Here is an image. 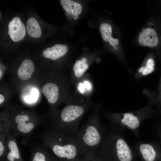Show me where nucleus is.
<instances>
[{"label": "nucleus", "instance_id": "6", "mask_svg": "<svg viewBox=\"0 0 161 161\" xmlns=\"http://www.w3.org/2000/svg\"><path fill=\"white\" fill-rule=\"evenodd\" d=\"M10 132L14 137H21L22 142L27 145L34 131L40 126L48 127L49 123L42 118L31 115L24 111L9 117Z\"/></svg>", "mask_w": 161, "mask_h": 161}, {"label": "nucleus", "instance_id": "17", "mask_svg": "<svg viewBox=\"0 0 161 161\" xmlns=\"http://www.w3.org/2000/svg\"><path fill=\"white\" fill-rule=\"evenodd\" d=\"M60 3L64 10L69 14L78 16L81 13L82 7L80 4L70 0H61Z\"/></svg>", "mask_w": 161, "mask_h": 161}, {"label": "nucleus", "instance_id": "22", "mask_svg": "<svg viewBox=\"0 0 161 161\" xmlns=\"http://www.w3.org/2000/svg\"><path fill=\"white\" fill-rule=\"evenodd\" d=\"M4 98L3 96L1 95L0 94V104L1 105L4 102Z\"/></svg>", "mask_w": 161, "mask_h": 161}, {"label": "nucleus", "instance_id": "2", "mask_svg": "<svg viewBox=\"0 0 161 161\" xmlns=\"http://www.w3.org/2000/svg\"><path fill=\"white\" fill-rule=\"evenodd\" d=\"M124 129L111 123L97 154L98 161H137V153L125 140Z\"/></svg>", "mask_w": 161, "mask_h": 161}, {"label": "nucleus", "instance_id": "7", "mask_svg": "<svg viewBox=\"0 0 161 161\" xmlns=\"http://www.w3.org/2000/svg\"><path fill=\"white\" fill-rule=\"evenodd\" d=\"M54 82H49L46 84L42 87V91L47 97L48 102L53 106V114L57 111L56 106L60 102L61 95L62 87Z\"/></svg>", "mask_w": 161, "mask_h": 161}, {"label": "nucleus", "instance_id": "8", "mask_svg": "<svg viewBox=\"0 0 161 161\" xmlns=\"http://www.w3.org/2000/svg\"><path fill=\"white\" fill-rule=\"evenodd\" d=\"M5 160L6 161H23L16 137L10 131L7 140Z\"/></svg>", "mask_w": 161, "mask_h": 161}, {"label": "nucleus", "instance_id": "11", "mask_svg": "<svg viewBox=\"0 0 161 161\" xmlns=\"http://www.w3.org/2000/svg\"><path fill=\"white\" fill-rule=\"evenodd\" d=\"M8 29V34L14 42H18L25 36L26 30L24 25L18 17H14L9 22Z\"/></svg>", "mask_w": 161, "mask_h": 161}, {"label": "nucleus", "instance_id": "4", "mask_svg": "<svg viewBox=\"0 0 161 161\" xmlns=\"http://www.w3.org/2000/svg\"><path fill=\"white\" fill-rule=\"evenodd\" d=\"M102 108L99 102L95 104L92 112L86 122L75 134L85 156L96 157L106 128L101 123L100 111Z\"/></svg>", "mask_w": 161, "mask_h": 161}, {"label": "nucleus", "instance_id": "14", "mask_svg": "<svg viewBox=\"0 0 161 161\" xmlns=\"http://www.w3.org/2000/svg\"><path fill=\"white\" fill-rule=\"evenodd\" d=\"M138 41L140 45L144 46L153 47L157 46L158 40L155 30L150 28L145 29L140 35Z\"/></svg>", "mask_w": 161, "mask_h": 161}, {"label": "nucleus", "instance_id": "23", "mask_svg": "<svg viewBox=\"0 0 161 161\" xmlns=\"http://www.w3.org/2000/svg\"><path fill=\"white\" fill-rule=\"evenodd\" d=\"M73 18L74 19H77L78 18V15H74L73 16Z\"/></svg>", "mask_w": 161, "mask_h": 161}, {"label": "nucleus", "instance_id": "15", "mask_svg": "<svg viewBox=\"0 0 161 161\" xmlns=\"http://www.w3.org/2000/svg\"><path fill=\"white\" fill-rule=\"evenodd\" d=\"M35 70V66L32 61L26 59L22 61L18 71V77L23 80H27L31 77Z\"/></svg>", "mask_w": 161, "mask_h": 161}, {"label": "nucleus", "instance_id": "19", "mask_svg": "<svg viewBox=\"0 0 161 161\" xmlns=\"http://www.w3.org/2000/svg\"><path fill=\"white\" fill-rule=\"evenodd\" d=\"M27 29L28 34L31 37L38 38L41 36V30L38 22L35 18H31L28 19Z\"/></svg>", "mask_w": 161, "mask_h": 161}, {"label": "nucleus", "instance_id": "16", "mask_svg": "<svg viewBox=\"0 0 161 161\" xmlns=\"http://www.w3.org/2000/svg\"><path fill=\"white\" fill-rule=\"evenodd\" d=\"M155 62L152 58L148 59L144 65L139 67L135 73L134 79L137 80L152 73L154 70Z\"/></svg>", "mask_w": 161, "mask_h": 161}, {"label": "nucleus", "instance_id": "10", "mask_svg": "<svg viewBox=\"0 0 161 161\" xmlns=\"http://www.w3.org/2000/svg\"><path fill=\"white\" fill-rule=\"evenodd\" d=\"M74 86L75 92L86 99L91 98L94 88L92 79L89 74L86 73Z\"/></svg>", "mask_w": 161, "mask_h": 161}, {"label": "nucleus", "instance_id": "1", "mask_svg": "<svg viewBox=\"0 0 161 161\" xmlns=\"http://www.w3.org/2000/svg\"><path fill=\"white\" fill-rule=\"evenodd\" d=\"M66 102L62 109L53 114L48 127L75 135L82 118L95 104L91 98L86 99L75 92Z\"/></svg>", "mask_w": 161, "mask_h": 161}, {"label": "nucleus", "instance_id": "12", "mask_svg": "<svg viewBox=\"0 0 161 161\" xmlns=\"http://www.w3.org/2000/svg\"><path fill=\"white\" fill-rule=\"evenodd\" d=\"M10 131L9 116L1 117L0 122V157L1 160H5L7 140Z\"/></svg>", "mask_w": 161, "mask_h": 161}, {"label": "nucleus", "instance_id": "20", "mask_svg": "<svg viewBox=\"0 0 161 161\" xmlns=\"http://www.w3.org/2000/svg\"><path fill=\"white\" fill-rule=\"evenodd\" d=\"M77 161H98L97 157H90L85 156Z\"/></svg>", "mask_w": 161, "mask_h": 161}, {"label": "nucleus", "instance_id": "21", "mask_svg": "<svg viewBox=\"0 0 161 161\" xmlns=\"http://www.w3.org/2000/svg\"><path fill=\"white\" fill-rule=\"evenodd\" d=\"M156 100L161 102V78L158 88L157 94L156 97Z\"/></svg>", "mask_w": 161, "mask_h": 161}, {"label": "nucleus", "instance_id": "13", "mask_svg": "<svg viewBox=\"0 0 161 161\" xmlns=\"http://www.w3.org/2000/svg\"><path fill=\"white\" fill-rule=\"evenodd\" d=\"M68 50V48L66 45L57 44L52 47L46 48L42 53L45 58L55 61L64 56Z\"/></svg>", "mask_w": 161, "mask_h": 161}, {"label": "nucleus", "instance_id": "5", "mask_svg": "<svg viewBox=\"0 0 161 161\" xmlns=\"http://www.w3.org/2000/svg\"><path fill=\"white\" fill-rule=\"evenodd\" d=\"M142 93L148 100L147 104L144 107L136 111L122 113L108 112L102 108L104 113V118L109 120L112 124L130 130L139 138V129L142 123L144 120L153 116L152 106L156 97L154 92L148 89H143Z\"/></svg>", "mask_w": 161, "mask_h": 161}, {"label": "nucleus", "instance_id": "9", "mask_svg": "<svg viewBox=\"0 0 161 161\" xmlns=\"http://www.w3.org/2000/svg\"><path fill=\"white\" fill-rule=\"evenodd\" d=\"M31 148L30 161H61L49 153L48 148L43 143L34 144Z\"/></svg>", "mask_w": 161, "mask_h": 161}, {"label": "nucleus", "instance_id": "18", "mask_svg": "<svg viewBox=\"0 0 161 161\" xmlns=\"http://www.w3.org/2000/svg\"><path fill=\"white\" fill-rule=\"evenodd\" d=\"M100 30L104 41L109 42L111 45L113 46L118 44V40L113 38L111 36L112 27L110 25L106 23H103L100 27Z\"/></svg>", "mask_w": 161, "mask_h": 161}, {"label": "nucleus", "instance_id": "3", "mask_svg": "<svg viewBox=\"0 0 161 161\" xmlns=\"http://www.w3.org/2000/svg\"><path fill=\"white\" fill-rule=\"evenodd\" d=\"M38 138L61 161H77L85 156L75 135L49 127Z\"/></svg>", "mask_w": 161, "mask_h": 161}]
</instances>
